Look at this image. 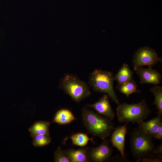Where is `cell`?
<instances>
[{
    "instance_id": "obj_19",
    "label": "cell",
    "mask_w": 162,
    "mask_h": 162,
    "mask_svg": "<svg viewBox=\"0 0 162 162\" xmlns=\"http://www.w3.org/2000/svg\"><path fill=\"white\" fill-rule=\"evenodd\" d=\"M33 145L35 147H42L48 145L52 139L49 134H38L32 137Z\"/></svg>"
},
{
    "instance_id": "obj_16",
    "label": "cell",
    "mask_w": 162,
    "mask_h": 162,
    "mask_svg": "<svg viewBox=\"0 0 162 162\" xmlns=\"http://www.w3.org/2000/svg\"><path fill=\"white\" fill-rule=\"evenodd\" d=\"M150 90L155 97L153 104L155 105L158 110V115L162 116V87L156 86L151 88Z\"/></svg>"
},
{
    "instance_id": "obj_21",
    "label": "cell",
    "mask_w": 162,
    "mask_h": 162,
    "mask_svg": "<svg viewBox=\"0 0 162 162\" xmlns=\"http://www.w3.org/2000/svg\"><path fill=\"white\" fill-rule=\"evenodd\" d=\"M162 156L155 154H152L146 157L137 160L136 162H161Z\"/></svg>"
},
{
    "instance_id": "obj_2",
    "label": "cell",
    "mask_w": 162,
    "mask_h": 162,
    "mask_svg": "<svg viewBox=\"0 0 162 162\" xmlns=\"http://www.w3.org/2000/svg\"><path fill=\"white\" fill-rule=\"evenodd\" d=\"M116 112L118 120L120 122L139 124L147 118L151 110L143 99L136 104H119L117 108Z\"/></svg>"
},
{
    "instance_id": "obj_18",
    "label": "cell",
    "mask_w": 162,
    "mask_h": 162,
    "mask_svg": "<svg viewBox=\"0 0 162 162\" xmlns=\"http://www.w3.org/2000/svg\"><path fill=\"white\" fill-rule=\"evenodd\" d=\"M69 138L71 139L73 145L81 147L86 146L89 140L94 142L93 138H89L87 134L82 133L74 134Z\"/></svg>"
},
{
    "instance_id": "obj_12",
    "label": "cell",
    "mask_w": 162,
    "mask_h": 162,
    "mask_svg": "<svg viewBox=\"0 0 162 162\" xmlns=\"http://www.w3.org/2000/svg\"><path fill=\"white\" fill-rule=\"evenodd\" d=\"M162 116L158 115L156 117L147 122L143 121L139 124L138 128L153 137L162 122Z\"/></svg>"
},
{
    "instance_id": "obj_11",
    "label": "cell",
    "mask_w": 162,
    "mask_h": 162,
    "mask_svg": "<svg viewBox=\"0 0 162 162\" xmlns=\"http://www.w3.org/2000/svg\"><path fill=\"white\" fill-rule=\"evenodd\" d=\"M63 151L71 162H87L90 160L88 151L86 148H82L77 150L68 149Z\"/></svg>"
},
{
    "instance_id": "obj_9",
    "label": "cell",
    "mask_w": 162,
    "mask_h": 162,
    "mask_svg": "<svg viewBox=\"0 0 162 162\" xmlns=\"http://www.w3.org/2000/svg\"><path fill=\"white\" fill-rule=\"evenodd\" d=\"M86 106L93 108L98 114L112 120L115 117L114 112L110 104L109 96L106 94L103 95L97 102Z\"/></svg>"
},
{
    "instance_id": "obj_7",
    "label": "cell",
    "mask_w": 162,
    "mask_h": 162,
    "mask_svg": "<svg viewBox=\"0 0 162 162\" xmlns=\"http://www.w3.org/2000/svg\"><path fill=\"white\" fill-rule=\"evenodd\" d=\"M99 146L91 148L88 151L90 160L95 162H103L109 160L111 158L112 150L109 144V141L106 139Z\"/></svg>"
},
{
    "instance_id": "obj_24",
    "label": "cell",
    "mask_w": 162,
    "mask_h": 162,
    "mask_svg": "<svg viewBox=\"0 0 162 162\" xmlns=\"http://www.w3.org/2000/svg\"><path fill=\"white\" fill-rule=\"evenodd\" d=\"M113 160L114 161H124V162H127L128 161V160L126 159L125 157L124 158L121 155V156L117 155L115 156L114 157H113Z\"/></svg>"
},
{
    "instance_id": "obj_4",
    "label": "cell",
    "mask_w": 162,
    "mask_h": 162,
    "mask_svg": "<svg viewBox=\"0 0 162 162\" xmlns=\"http://www.w3.org/2000/svg\"><path fill=\"white\" fill-rule=\"evenodd\" d=\"M130 148L133 156L137 160L154 154L155 148L152 137L140 128L130 133Z\"/></svg>"
},
{
    "instance_id": "obj_20",
    "label": "cell",
    "mask_w": 162,
    "mask_h": 162,
    "mask_svg": "<svg viewBox=\"0 0 162 162\" xmlns=\"http://www.w3.org/2000/svg\"><path fill=\"white\" fill-rule=\"evenodd\" d=\"M54 161L55 162H71L70 160L65 154L61 147L59 146L54 153Z\"/></svg>"
},
{
    "instance_id": "obj_23",
    "label": "cell",
    "mask_w": 162,
    "mask_h": 162,
    "mask_svg": "<svg viewBox=\"0 0 162 162\" xmlns=\"http://www.w3.org/2000/svg\"><path fill=\"white\" fill-rule=\"evenodd\" d=\"M154 154L162 156V144H160L158 146L155 147L154 153Z\"/></svg>"
},
{
    "instance_id": "obj_6",
    "label": "cell",
    "mask_w": 162,
    "mask_h": 162,
    "mask_svg": "<svg viewBox=\"0 0 162 162\" xmlns=\"http://www.w3.org/2000/svg\"><path fill=\"white\" fill-rule=\"evenodd\" d=\"M161 60L154 50L146 46L140 48L135 52L132 62L134 70L144 65L152 67Z\"/></svg>"
},
{
    "instance_id": "obj_13",
    "label": "cell",
    "mask_w": 162,
    "mask_h": 162,
    "mask_svg": "<svg viewBox=\"0 0 162 162\" xmlns=\"http://www.w3.org/2000/svg\"><path fill=\"white\" fill-rule=\"evenodd\" d=\"M133 74L134 72L131 70L128 65L124 64L114 76V80H117L118 82L116 88L118 89L124 83L133 80Z\"/></svg>"
},
{
    "instance_id": "obj_10",
    "label": "cell",
    "mask_w": 162,
    "mask_h": 162,
    "mask_svg": "<svg viewBox=\"0 0 162 162\" xmlns=\"http://www.w3.org/2000/svg\"><path fill=\"white\" fill-rule=\"evenodd\" d=\"M128 124L126 122L124 125L115 128L111 139L113 146L119 151L121 155L124 158L125 157L124 152L125 136L128 133L126 128Z\"/></svg>"
},
{
    "instance_id": "obj_14",
    "label": "cell",
    "mask_w": 162,
    "mask_h": 162,
    "mask_svg": "<svg viewBox=\"0 0 162 162\" xmlns=\"http://www.w3.org/2000/svg\"><path fill=\"white\" fill-rule=\"evenodd\" d=\"M75 118L74 116L70 110L62 109L57 112L53 122L59 124H65L72 122Z\"/></svg>"
},
{
    "instance_id": "obj_1",
    "label": "cell",
    "mask_w": 162,
    "mask_h": 162,
    "mask_svg": "<svg viewBox=\"0 0 162 162\" xmlns=\"http://www.w3.org/2000/svg\"><path fill=\"white\" fill-rule=\"evenodd\" d=\"M82 115L83 125L88 132L103 140L106 139L115 129L112 120L88 108L82 109Z\"/></svg>"
},
{
    "instance_id": "obj_3",
    "label": "cell",
    "mask_w": 162,
    "mask_h": 162,
    "mask_svg": "<svg viewBox=\"0 0 162 162\" xmlns=\"http://www.w3.org/2000/svg\"><path fill=\"white\" fill-rule=\"evenodd\" d=\"M114 76L110 71L95 69L90 74L89 84L95 92L106 93L111 99L118 105L119 100L113 87Z\"/></svg>"
},
{
    "instance_id": "obj_8",
    "label": "cell",
    "mask_w": 162,
    "mask_h": 162,
    "mask_svg": "<svg viewBox=\"0 0 162 162\" xmlns=\"http://www.w3.org/2000/svg\"><path fill=\"white\" fill-rule=\"evenodd\" d=\"M134 70L138 75L141 83L152 84L157 85L161 82L162 76L161 74L152 67L144 68L141 66Z\"/></svg>"
},
{
    "instance_id": "obj_17",
    "label": "cell",
    "mask_w": 162,
    "mask_h": 162,
    "mask_svg": "<svg viewBox=\"0 0 162 162\" xmlns=\"http://www.w3.org/2000/svg\"><path fill=\"white\" fill-rule=\"evenodd\" d=\"M137 86L134 80L127 82L121 85L118 88L119 92L125 94L127 97L134 93H139L140 90L137 89Z\"/></svg>"
},
{
    "instance_id": "obj_22",
    "label": "cell",
    "mask_w": 162,
    "mask_h": 162,
    "mask_svg": "<svg viewBox=\"0 0 162 162\" xmlns=\"http://www.w3.org/2000/svg\"><path fill=\"white\" fill-rule=\"evenodd\" d=\"M159 140L162 139V123L161 122L153 137Z\"/></svg>"
},
{
    "instance_id": "obj_15",
    "label": "cell",
    "mask_w": 162,
    "mask_h": 162,
    "mask_svg": "<svg viewBox=\"0 0 162 162\" xmlns=\"http://www.w3.org/2000/svg\"><path fill=\"white\" fill-rule=\"evenodd\" d=\"M50 122L40 121L35 122L28 129L30 136L32 137L38 134H49Z\"/></svg>"
},
{
    "instance_id": "obj_5",
    "label": "cell",
    "mask_w": 162,
    "mask_h": 162,
    "mask_svg": "<svg viewBox=\"0 0 162 162\" xmlns=\"http://www.w3.org/2000/svg\"><path fill=\"white\" fill-rule=\"evenodd\" d=\"M59 88L69 95L75 101L79 103L91 94L87 83L74 75L66 74L61 79Z\"/></svg>"
}]
</instances>
